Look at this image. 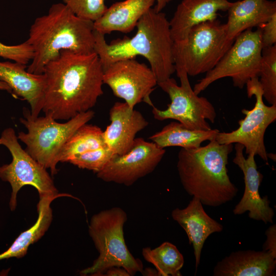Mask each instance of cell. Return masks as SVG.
Instances as JSON below:
<instances>
[{
  "label": "cell",
  "instance_id": "cell-1",
  "mask_svg": "<svg viewBox=\"0 0 276 276\" xmlns=\"http://www.w3.org/2000/svg\"><path fill=\"white\" fill-rule=\"evenodd\" d=\"M42 111L68 120L90 110L103 94V69L98 55L62 51L44 67Z\"/></svg>",
  "mask_w": 276,
  "mask_h": 276
},
{
  "label": "cell",
  "instance_id": "cell-2",
  "mask_svg": "<svg viewBox=\"0 0 276 276\" xmlns=\"http://www.w3.org/2000/svg\"><path fill=\"white\" fill-rule=\"evenodd\" d=\"M136 27V33L132 37L125 36L109 43L104 35L95 30L94 52L103 69L117 61L142 56L149 62L157 83L170 78L175 72L174 41L165 13L151 8L139 20Z\"/></svg>",
  "mask_w": 276,
  "mask_h": 276
},
{
  "label": "cell",
  "instance_id": "cell-3",
  "mask_svg": "<svg viewBox=\"0 0 276 276\" xmlns=\"http://www.w3.org/2000/svg\"><path fill=\"white\" fill-rule=\"evenodd\" d=\"M94 32V21L77 16L63 3L52 5L30 28L26 41L32 47L34 56L27 70L43 74L45 65L62 51L95 52Z\"/></svg>",
  "mask_w": 276,
  "mask_h": 276
},
{
  "label": "cell",
  "instance_id": "cell-4",
  "mask_svg": "<svg viewBox=\"0 0 276 276\" xmlns=\"http://www.w3.org/2000/svg\"><path fill=\"white\" fill-rule=\"evenodd\" d=\"M233 144H221L216 140L204 146L181 148L177 169L186 192L203 205L217 207L232 201L238 189L231 181L227 165Z\"/></svg>",
  "mask_w": 276,
  "mask_h": 276
},
{
  "label": "cell",
  "instance_id": "cell-5",
  "mask_svg": "<svg viewBox=\"0 0 276 276\" xmlns=\"http://www.w3.org/2000/svg\"><path fill=\"white\" fill-rule=\"evenodd\" d=\"M127 220L126 213L119 207L103 210L91 217L88 233L99 255L90 266L80 272L81 275L103 276L112 267L124 268L130 276L142 273V261L132 256L125 241L124 225Z\"/></svg>",
  "mask_w": 276,
  "mask_h": 276
},
{
  "label": "cell",
  "instance_id": "cell-6",
  "mask_svg": "<svg viewBox=\"0 0 276 276\" xmlns=\"http://www.w3.org/2000/svg\"><path fill=\"white\" fill-rule=\"evenodd\" d=\"M92 110L81 112L64 123H59L53 117L32 118L30 111L24 110V118L20 122L27 129L17 135L26 147L25 150L53 175L57 173L56 166L61 150L69 138L81 126L94 117Z\"/></svg>",
  "mask_w": 276,
  "mask_h": 276
},
{
  "label": "cell",
  "instance_id": "cell-7",
  "mask_svg": "<svg viewBox=\"0 0 276 276\" xmlns=\"http://www.w3.org/2000/svg\"><path fill=\"white\" fill-rule=\"evenodd\" d=\"M234 41L227 37L225 24L218 19L197 25L183 40L174 41L175 70L183 69L190 76L206 73L218 63Z\"/></svg>",
  "mask_w": 276,
  "mask_h": 276
},
{
  "label": "cell",
  "instance_id": "cell-8",
  "mask_svg": "<svg viewBox=\"0 0 276 276\" xmlns=\"http://www.w3.org/2000/svg\"><path fill=\"white\" fill-rule=\"evenodd\" d=\"M261 31L246 30L239 34L215 67L194 85L199 95L212 83L226 77L232 78L235 87L242 89L248 81L259 77L262 60Z\"/></svg>",
  "mask_w": 276,
  "mask_h": 276
},
{
  "label": "cell",
  "instance_id": "cell-9",
  "mask_svg": "<svg viewBox=\"0 0 276 276\" xmlns=\"http://www.w3.org/2000/svg\"><path fill=\"white\" fill-rule=\"evenodd\" d=\"M175 72L180 79V85L171 77L157 83L168 95L171 103L164 110L152 105L154 118L158 121L173 119L192 130H211L207 120L214 123L217 116L213 105L207 98L199 97L194 92L188 75L183 69H176Z\"/></svg>",
  "mask_w": 276,
  "mask_h": 276
},
{
  "label": "cell",
  "instance_id": "cell-10",
  "mask_svg": "<svg viewBox=\"0 0 276 276\" xmlns=\"http://www.w3.org/2000/svg\"><path fill=\"white\" fill-rule=\"evenodd\" d=\"M0 140L2 145L10 151L12 162L0 167V178L8 182L12 188L9 201L11 211L16 209L17 194L26 185L34 187L39 196H71L67 194H59L47 169L34 159L20 145L15 130L7 128L2 132Z\"/></svg>",
  "mask_w": 276,
  "mask_h": 276
},
{
  "label": "cell",
  "instance_id": "cell-11",
  "mask_svg": "<svg viewBox=\"0 0 276 276\" xmlns=\"http://www.w3.org/2000/svg\"><path fill=\"white\" fill-rule=\"evenodd\" d=\"M245 85L248 97H255L254 107L250 110H242L245 117L239 121L237 129L229 132L219 131L215 140L221 144H240L244 146L246 154L253 153L267 163L264 134L267 127L276 120V105L264 104L259 77L251 79Z\"/></svg>",
  "mask_w": 276,
  "mask_h": 276
},
{
  "label": "cell",
  "instance_id": "cell-12",
  "mask_svg": "<svg viewBox=\"0 0 276 276\" xmlns=\"http://www.w3.org/2000/svg\"><path fill=\"white\" fill-rule=\"evenodd\" d=\"M103 80L131 108L142 101L153 105L150 96L157 84L156 77L150 67L134 58L108 65L103 69Z\"/></svg>",
  "mask_w": 276,
  "mask_h": 276
},
{
  "label": "cell",
  "instance_id": "cell-13",
  "mask_svg": "<svg viewBox=\"0 0 276 276\" xmlns=\"http://www.w3.org/2000/svg\"><path fill=\"white\" fill-rule=\"evenodd\" d=\"M166 151L153 142L135 138L131 148L122 155L114 154L97 176L105 182L130 186L152 172Z\"/></svg>",
  "mask_w": 276,
  "mask_h": 276
},
{
  "label": "cell",
  "instance_id": "cell-14",
  "mask_svg": "<svg viewBox=\"0 0 276 276\" xmlns=\"http://www.w3.org/2000/svg\"><path fill=\"white\" fill-rule=\"evenodd\" d=\"M235 156L233 162L239 167L244 175V191L242 197L236 205L233 212L234 215H242L248 212L249 218L262 221L265 224L273 223L274 212L270 206V201L267 196L262 197L259 187L263 176L258 170L253 153L244 155V146L236 143Z\"/></svg>",
  "mask_w": 276,
  "mask_h": 276
},
{
  "label": "cell",
  "instance_id": "cell-15",
  "mask_svg": "<svg viewBox=\"0 0 276 276\" xmlns=\"http://www.w3.org/2000/svg\"><path fill=\"white\" fill-rule=\"evenodd\" d=\"M109 113L110 124L103 132L105 143L114 154H124L131 148L136 134L148 126V122L125 102H116Z\"/></svg>",
  "mask_w": 276,
  "mask_h": 276
},
{
  "label": "cell",
  "instance_id": "cell-16",
  "mask_svg": "<svg viewBox=\"0 0 276 276\" xmlns=\"http://www.w3.org/2000/svg\"><path fill=\"white\" fill-rule=\"evenodd\" d=\"M171 216L185 230L190 244L193 245L196 273L205 241L211 234L222 232L223 227L207 214L202 203L195 197H193L186 208L174 209Z\"/></svg>",
  "mask_w": 276,
  "mask_h": 276
},
{
  "label": "cell",
  "instance_id": "cell-17",
  "mask_svg": "<svg viewBox=\"0 0 276 276\" xmlns=\"http://www.w3.org/2000/svg\"><path fill=\"white\" fill-rule=\"evenodd\" d=\"M26 67L16 62L0 61V81L10 87L15 96L28 102L31 117L36 118L43 107L45 78L43 74L29 72Z\"/></svg>",
  "mask_w": 276,
  "mask_h": 276
},
{
  "label": "cell",
  "instance_id": "cell-18",
  "mask_svg": "<svg viewBox=\"0 0 276 276\" xmlns=\"http://www.w3.org/2000/svg\"><path fill=\"white\" fill-rule=\"evenodd\" d=\"M233 4L228 0H182L169 21L174 41L183 40L194 26L217 19L219 11H227Z\"/></svg>",
  "mask_w": 276,
  "mask_h": 276
},
{
  "label": "cell",
  "instance_id": "cell-19",
  "mask_svg": "<svg viewBox=\"0 0 276 276\" xmlns=\"http://www.w3.org/2000/svg\"><path fill=\"white\" fill-rule=\"evenodd\" d=\"M276 259L269 252L254 250L232 252L219 261L213 270L214 276L275 275Z\"/></svg>",
  "mask_w": 276,
  "mask_h": 276
},
{
  "label": "cell",
  "instance_id": "cell-20",
  "mask_svg": "<svg viewBox=\"0 0 276 276\" xmlns=\"http://www.w3.org/2000/svg\"><path fill=\"white\" fill-rule=\"evenodd\" d=\"M155 3L156 0H125L116 2L94 22V29L104 35L114 31L129 33Z\"/></svg>",
  "mask_w": 276,
  "mask_h": 276
},
{
  "label": "cell",
  "instance_id": "cell-21",
  "mask_svg": "<svg viewBox=\"0 0 276 276\" xmlns=\"http://www.w3.org/2000/svg\"><path fill=\"white\" fill-rule=\"evenodd\" d=\"M227 36L234 40L243 31L259 27L276 14V2L268 0H242L233 2L227 11Z\"/></svg>",
  "mask_w": 276,
  "mask_h": 276
},
{
  "label": "cell",
  "instance_id": "cell-22",
  "mask_svg": "<svg viewBox=\"0 0 276 276\" xmlns=\"http://www.w3.org/2000/svg\"><path fill=\"white\" fill-rule=\"evenodd\" d=\"M219 130H196L189 129L180 123L172 122L160 131L152 135L149 139L159 147H180L184 149H193L200 147L204 141L215 140Z\"/></svg>",
  "mask_w": 276,
  "mask_h": 276
},
{
  "label": "cell",
  "instance_id": "cell-23",
  "mask_svg": "<svg viewBox=\"0 0 276 276\" xmlns=\"http://www.w3.org/2000/svg\"><path fill=\"white\" fill-rule=\"evenodd\" d=\"M58 196H39L37 204L38 218L36 223L30 228L22 232L11 246L0 254V260L11 258H20L24 257L29 246L37 241L45 234L52 220V202Z\"/></svg>",
  "mask_w": 276,
  "mask_h": 276
},
{
  "label": "cell",
  "instance_id": "cell-24",
  "mask_svg": "<svg viewBox=\"0 0 276 276\" xmlns=\"http://www.w3.org/2000/svg\"><path fill=\"white\" fill-rule=\"evenodd\" d=\"M103 131L96 125L85 124L79 127L63 146L59 162H68L74 155L106 146Z\"/></svg>",
  "mask_w": 276,
  "mask_h": 276
},
{
  "label": "cell",
  "instance_id": "cell-25",
  "mask_svg": "<svg viewBox=\"0 0 276 276\" xmlns=\"http://www.w3.org/2000/svg\"><path fill=\"white\" fill-rule=\"evenodd\" d=\"M142 256L155 267L159 276H180V269L184 264V258L173 244L165 242L152 249H142Z\"/></svg>",
  "mask_w": 276,
  "mask_h": 276
},
{
  "label": "cell",
  "instance_id": "cell-26",
  "mask_svg": "<svg viewBox=\"0 0 276 276\" xmlns=\"http://www.w3.org/2000/svg\"><path fill=\"white\" fill-rule=\"evenodd\" d=\"M259 81L263 97L270 104L276 105V45L263 48Z\"/></svg>",
  "mask_w": 276,
  "mask_h": 276
},
{
  "label": "cell",
  "instance_id": "cell-27",
  "mask_svg": "<svg viewBox=\"0 0 276 276\" xmlns=\"http://www.w3.org/2000/svg\"><path fill=\"white\" fill-rule=\"evenodd\" d=\"M114 155L106 146L75 155L68 162L79 168L91 170L97 173L104 168Z\"/></svg>",
  "mask_w": 276,
  "mask_h": 276
},
{
  "label": "cell",
  "instance_id": "cell-28",
  "mask_svg": "<svg viewBox=\"0 0 276 276\" xmlns=\"http://www.w3.org/2000/svg\"><path fill=\"white\" fill-rule=\"evenodd\" d=\"M77 16L95 21L106 11V0H62Z\"/></svg>",
  "mask_w": 276,
  "mask_h": 276
},
{
  "label": "cell",
  "instance_id": "cell-29",
  "mask_svg": "<svg viewBox=\"0 0 276 276\" xmlns=\"http://www.w3.org/2000/svg\"><path fill=\"white\" fill-rule=\"evenodd\" d=\"M33 56V49L27 41L13 45H6L0 41V57L27 65Z\"/></svg>",
  "mask_w": 276,
  "mask_h": 276
},
{
  "label": "cell",
  "instance_id": "cell-30",
  "mask_svg": "<svg viewBox=\"0 0 276 276\" xmlns=\"http://www.w3.org/2000/svg\"><path fill=\"white\" fill-rule=\"evenodd\" d=\"M259 28L261 31V39L262 48L275 45L276 43V14Z\"/></svg>",
  "mask_w": 276,
  "mask_h": 276
},
{
  "label": "cell",
  "instance_id": "cell-31",
  "mask_svg": "<svg viewBox=\"0 0 276 276\" xmlns=\"http://www.w3.org/2000/svg\"><path fill=\"white\" fill-rule=\"evenodd\" d=\"M266 240L263 246V250L269 252L276 259V225H270L265 231Z\"/></svg>",
  "mask_w": 276,
  "mask_h": 276
},
{
  "label": "cell",
  "instance_id": "cell-32",
  "mask_svg": "<svg viewBox=\"0 0 276 276\" xmlns=\"http://www.w3.org/2000/svg\"><path fill=\"white\" fill-rule=\"evenodd\" d=\"M105 276H130L124 268L120 267H112L109 268L105 273Z\"/></svg>",
  "mask_w": 276,
  "mask_h": 276
},
{
  "label": "cell",
  "instance_id": "cell-33",
  "mask_svg": "<svg viewBox=\"0 0 276 276\" xmlns=\"http://www.w3.org/2000/svg\"><path fill=\"white\" fill-rule=\"evenodd\" d=\"M171 1L172 0H156V4L153 8L157 12H161Z\"/></svg>",
  "mask_w": 276,
  "mask_h": 276
},
{
  "label": "cell",
  "instance_id": "cell-34",
  "mask_svg": "<svg viewBox=\"0 0 276 276\" xmlns=\"http://www.w3.org/2000/svg\"><path fill=\"white\" fill-rule=\"evenodd\" d=\"M142 273L144 275H158L157 270L152 268H147L143 269Z\"/></svg>",
  "mask_w": 276,
  "mask_h": 276
},
{
  "label": "cell",
  "instance_id": "cell-35",
  "mask_svg": "<svg viewBox=\"0 0 276 276\" xmlns=\"http://www.w3.org/2000/svg\"><path fill=\"white\" fill-rule=\"evenodd\" d=\"M0 90H6L12 93V90L10 87L6 83L1 81H0Z\"/></svg>",
  "mask_w": 276,
  "mask_h": 276
},
{
  "label": "cell",
  "instance_id": "cell-36",
  "mask_svg": "<svg viewBox=\"0 0 276 276\" xmlns=\"http://www.w3.org/2000/svg\"><path fill=\"white\" fill-rule=\"evenodd\" d=\"M2 145V144H1V140H0V145Z\"/></svg>",
  "mask_w": 276,
  "mask_h": 276
}]
</instances>
